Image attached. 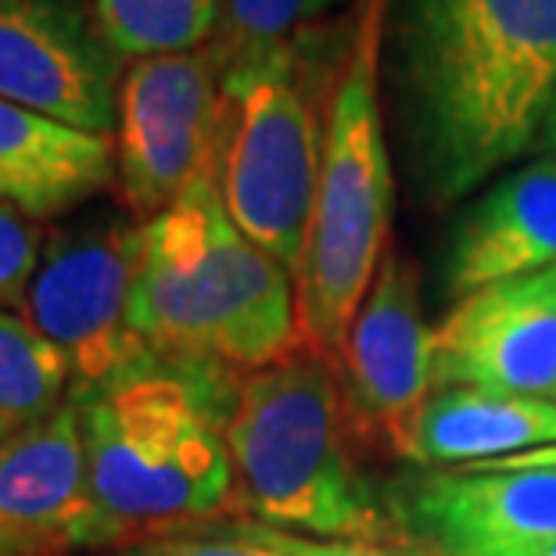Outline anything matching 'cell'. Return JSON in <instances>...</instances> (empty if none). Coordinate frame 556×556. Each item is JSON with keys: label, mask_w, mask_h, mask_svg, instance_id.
I'll use <instances>...</instances> for the list:
<instances>
[{"label": "cell", "mask_w": 556, "mask_h": 556, "mask_svg": "<svg viewBox=\"0 0 556 556\" xmlns=\"http://www.w3.org/2000/svg\"><path fill=\"white\" fill-rule=\"evenodd\" d=\"M402 539L434 556H542L556 546V470H417L388 489Z\"/></svg>", "instance_id": "8fae6325"}, {"label": "cell", "mask_w": 556, "mask_h": 556, "mask_svg": "<svg viewBox=\"0 0 556 556\" xmlns=\"http://www.w3.org/2000/svg\"><path fill=\"white\" fill-rule=\"evenodd\" d=\"M119 62L87 0H0V101L109 137Z\"/></svg>", "instance_id": "30bf717a"}, {"label": "cell", "mask_w": 556, "mask_h": 556, "mask_svg": "<svg viewBox=\"0 0 556 556\" xmlns=\"http://www.w3.org/2000/svg\"><path fill=\"white\" fill-rule=\"evenodd\" d=\"M129 327L155 356L266 370L302 349L294 277L233 227L219 169L140 223Z\"/></svg>", "instance_id": "3957f363"}, {"label": "cell", "mask_w": 556, "mask_h": 556, "mask_svg": "<svg viewBox=\"0 0 556 556\" xmlns=\"http://www.w3.org/2000/svg\"><path fill=\"white\" fill-rule=\"evenodd\" d=\"M0 556H11V549L4 546V542H0Z\"/></svg>", "instance_id": "d4e9b609"}, {"label": "cell", "mask_w": 556, "mask_h": 556, "mask_svg": "<svg viewBox=\"0 0 556 556\" xmlns=\"http://www.w3.org/2000/svg\"><path fill=\"white\" fill-rule=\"evenodd\" d=\"M73 399L65 356L26 316L0 313V442L51 417Z\"/></svg>", "instance_id": "e0dca14e"}, {"label": "cell", "mask_w": 556, "mask_h": 556, "mask_svg": "<svg viewBox=\"0 0 556 556\" xmlns=\"http://www.w3.org/2000/svg\"><path fill=\"white\" fill-rule=\"evenodd\" d=\"M459 470H475V475H484V470H556V445H542L506 459H489V464H470Z\"/></svg>", "instance_id": "603a6c76"}, {"label": "cell", "mask_w": 556, "mask_h": 556, "mask_svg": "<svg viewBox=\"0 0 556 556\" xmlns=\"http://www.w3.org/2000/svg\"><path fill=\"white\" fill-rule=\"evenodd\" d=\"M119 556H288L274 542L258 535V528L248 517L216 520V525L184 528L173 535H159L137 546L119 549Z\"/></svg>", "instance_id": "ffe728a7"}, {"label": "cell", "mask_w": 556, "mask_h": 556, "mask_svg": "<svg viewBox=\"0 0 556 556\" xmlns=\"http://www.w3.org/2000/svg\"><path fill=\"white\" fill-rule=\"evenodd\" d=\"M43 241L37 219L15 205H0V313H15L26 305Z\"/></svg>", "instance_id": "44dd1931"}, {"label": "cell", "mask_w": 556, "mask_h": 556, "mask_svg": "<svg viewBox=\"0 0 556 556\" xmlns=\"http://www.w3.org/2000/svg\"><path fill=\"white\" fill-rule=\"evenodd\" d=\"M556 266V151L495 180L456 223L445 252V299Z\"/></svg>", "instance_id": "5bb4252c"}, {"label": "cell", "mask_w": 556, "mask_h": 556, "mask_svg": "<svg viewBox=\"0 0 556 556\" xmlns=\"http://www.w3.org/2000/svg\"><path fill=\"white\" fill-rule=\"evenodd\" d=\"M90 4H93V0H90Z\"/></svg>", "instance_id": "4316f807"}, {"label": "cell", "mask_w": 556, "mask_h": 556, "mask_svg": "<svg viewBox=\"0 0 556 556\" xmlns=\"http://www.w3.org/2000/svg\"><path fill=\"white\" fill-rule=\"evenodd\" d=\"M434 381L556 402V266L448 305L434 327Z\"/></svg>", "instance_id": "7c38bea8"}, {"label": "cell", "mask_w": 556, "mask_h": 556, "mask_svg": "<svg viewBox=\"0 0 556 556\" xmlns=\"http://www.w3.org/2000/svg\"><path fill=\"white\" fill-rule=\"evenodd\" d=\"M338 363L299 349L244 374L227 420L238 510L309 539L406 542L349 453Z\"/></svg>", "instance_id": "277c9868"}, {"label": "cell", "mask_w": 556, "mask_h": 556, "mask_svg": "<svg viewBox=\"0 0 556 556\" xmlns=\"http://www.w3.org/2000/svg\"><path fill=\"white\" fill-rule=\"evenodd\" d=\"M241 374L219 363L151 356L79 399L90 467V549L137 546L184 528L233 520L227 420Z\"/></svg>", "instance_id": "7a4b0ae2"}, {"label": "cell", "mask_w": 556, "mask_h": 556, "mask_svg": "<svg viewBox=\"0 0 556 556\" xmlns=\"http://www.w3.org/2000/svg\"><path fill=\"white\" fill-rule=\"evenodd\" d=\"M137 263L140 223L115 208L83 212L47 233L22 316L65 356L76 402L151 356L129 327Z\"/></svg>", "instance_id": "52a82bcc"}, {"label": "cell", "mask_w": 556, "mask_h": 556, "mask_svg": "<svg viewBox=\"0 0 556 556\" xmlns=\"http://www.w3.org/2000/svg\"><path fill=\"white\" fill-rule=\"evenodd\" d=\"M93 500L79 402L0 442V542L11 556L90 549Z\"/></svg>", "instance_id": "4fadbf2b"}, {"label": "cell", "mask_w": 556, "mask_h": 556, "mask_svg": "<svg viewBox=\"0 0 556 556\" xmlns=\"http://www.w3.org/2000/svg\"><path fill=\"white\" fill-rule=\"evenodd\" d=\"M223 0H93V18L129 62L198 51L219 29Z\"/></svg>", "instance_id": "ac0fdd59"}, {"label": "cell", "mask_w": 556, "mask_h": 556, "mask_svg": "<svg viewBox=\"0 0 556 556\" xmlns=\"http://www.w3.org/2000/svg\"><path fill=\"white\" fill-rule=\"evenodd\" d=\"M542 556H556V546H549L546 553H542Z\"/></svg>", "instance_id": "484cf974"}, {"label": "cell", "mask_w": 556, "mask_h": 556, "mask_svg": "<svg viewBox=\"0 0 556 556\" xmlns=\"http://www.w3.org/2000/svg\"><path fill=\"white\" fill-rule=\"evenodd\" d=\"M115 176L112 137L0 101V205L33 219L79 208Z\"/></svg>", "instance_id": "9a60e30c"}, {"label": "cell", "mask_w": 556, "mask_h": 556, "mask_svg": "<svg viewBox=\"0 0 556 556\" xmlns=\"http://www.w3.org/2000/svg\"><path fill=\"white\" fill-rule=\"evenodd\" d=\"M334 4L338 0H223L219 29L212 37L223 76L274 54L299 33L313 29L316 18Z\"/></svg>", "instance_id": "d6986e66"}, {"label": "cell", "mask_w": 556, "mask_h": 556, "mask_svg": "<svg viewBox=\"0 0 556 556\" xmlns=\"http://www.w3.org/2000/svg\"><path fill=\"white\" fill-rule=\"evenodd\" d=\"M542 140H546L549 151H556V101H553V112H549V123H546V134H542Z\"/></svg>", "instance_id": "cb8c5ba5"}, {"label": "cell", "mask_w": 556, "mask_h": 556, "mask_svg": "<svg viewBox=\"0 0 556 556\" xmlns=\"http://www.w3.org/2000/svg\"><path fill=\"white\" fill-rule=\"evenodd\" d=\"M258 528V535L266 542H274L280 553L288 556H434L428 549L413 546V542H363V539H309V535H294V531L266 528L252 520Z\"/></svg>", "instance_id": "7402d4cb"}, {"label": "cell", "mask_w": 556, "mask_h": 556, "mask_svg": "<svg viewBox=\"0 0 556 556\" xmlns=\"http://www.w3.org/2000/svg\"><path fill=\"white\" fill-rule=\"evenodd\" d=\"M349 40L352 18L330 40L313 26L274 54L223 76V205L233 227L291 269V277L309 233Z\"/></svg>", "instance_id": "8992f818"}, {"label": "cell", "mask_w": 556, "mask_h": 556, "mask_svg": "<svg viewBox=\"0 0 556 556\" xmlns=\"http://www.w3.org/2000/svg\"><path fill=\"white\" fill-rule=\"evenodd\" d=\"M227 98L212 43L126 68L115 119V176L134 216L151 219L219 169Z\"/></svg>", "instance_id": "ba28073f"}, {"label": "cell", "mask_w": 556, "mask_h": 556, "mask_svg": "<svg viewBox=\"0 0 556 556\" xmlns=\"http://www.w3.org/2000/svg\"><path fill=\"white\" fill-rule=\"evenodd\" d=\"M388 0L352 4V40L341 68L319 169L316 205L294 269L299 341L338 363L352 319L392 248L395 180L381 126V51Z\"/></svg>", "instance_id": "5b68a950"}, {"label": "cell", "mask_w": 556, "mask_h": 556, "mask_svg": "<svg viewBox=\"0 0 556 556\" xmlns=\"http://www.w3.org/2000/svg\"><path fill=\"white\" fill-rule=\"evenodd\" d=\"M556 445V402L484 388H434L413 431V464H489Z\"/></svg>", "instance_id": "2e32d148"}, {"label": "cell", "mask_w": 556, "mask_h": 556, "mask_svg": "<svg viewBox=\"0 0 556 556\" xmlns=\"http://www.w3.org/2000/svg\"><path fill=\"white\" fill-rule=\"evenodd\" d=\"M352 438L413 456L420 409L434 395V327L424 316L420 274L395 248L384 252L363 309L338 356Z\"/></svg>", "instance_id": "9c48e42d"}, {"label": "cell", "mask_w": 556, "mask_h": 556, "mask_svg": "<svg viewBox=\"0 0 556 556\" xmlns=\"http://www.w3.org/2000/svg\"><path fill=\"white\" fill-rule=\"evenodd\" d=\"M399 90L431 201H459L546 134L556 0H399Z\"/></svg>", "instance_id": "6da1fadb"}]
</instances>
